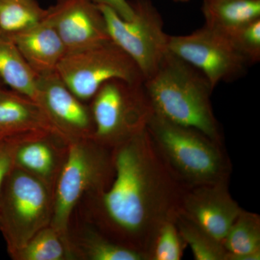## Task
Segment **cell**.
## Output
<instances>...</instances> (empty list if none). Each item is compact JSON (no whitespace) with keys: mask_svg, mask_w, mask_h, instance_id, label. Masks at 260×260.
<instances>
[{"mask_svg":"<svg viewBox=\"0 0 260 260\" xmlns=\"http://www.w3.org/2000/svg\"><path fill=\"white\" fill-rule=\"evenodd\" d=\"M225 260L260 259V216L242 210L222 241Z\"/></svg>","mask_w":260,"mask_h":260,"instance_id":"19","label":"cell"},{"mask_svg":"<svg viewBox=\"0 0 260 260\" xmlns=\"http://www.w3.org/2000/svg\"><path fill=\"white\" fill-rule=\"evenodd\" d=\"M67 244L72 260H147L113 242L75 210L68 224Z\"/></svg>","mask_w":260,"mask_h":260,"instance_id":"14","label":"cell"},{"mask_svg":"<svg viewBox=\"0 0 260 260\" xmlns=\"http://www.w3.org/2000/svg\"><path fill=\"white\" fill-rule=\"evenodd\" d=\"M169 51L199 70L213 88L240 78L249 65L230 38L206 25L188 35L169 36Z\"/></svg>","mask_w":260,"mask_h":260,"instance_id":"9","label":"cell"},{"mask_svg":"<svg viewBox=\"0 0 260 260\" xmlns=\"http://www.w3.org/2000/svg\"><path fill=\"white\" fill-rule=\"evenodd\" d=\"M133 18H121L114 10L99 5L107 23L109 37L135 61L144 80L153 75L169 51V36L161 15L150 0L130 2Z\"/></svg>","mask_w":260,"mask_h":260,"instance_id":"7","label":"cell"},{"mask_svg":"<svg viewBox=\"0 0 260 260\" xmlns=\"http://www.w3.org/2000/svg\"><path fill=\"white\" fill-rule=\"evenodd\" d=\"M202 10L205 25L229 36L260 18V0H204Z\"/></svg>","mask_w":260,"mask_h":260,"instance_id":"17","label":"cell"},{"mask_svg":"<svg viewBox=\"0 0 260 260\" xmlns=\"http://www.w3.org/2000/svg\"><path fill=\"white\" fill-rule=\"evenodd\" d=\"M9 37L38 76L56 71V67L67 54L59 34L47 18L31 28Z\"/></svg>","mask_w":260,"mask_h":260,"instance_id":"15","label":"cell"},{"mask_svg":"<svg viewBox=\"0 0 260 260\" xmlns=\"http://www.w3.org/2000/svg\"><path fill=\"white\" fill-rule=\"evenodd\" d=\"M69 142L54 130L28 132L15 150L14 167L37 177L54 192L68 155Z\"/></svg>","mask_w":260,"mask_h":260,"instance_id":"13","label":"cell"},{"mask_svg":"<svg viewBox=\"0 0 260 260\" xmlns=\"http://www.w3.org/2000/svg\"><path fill=\"white\" fill-rule=\"evenodd\" d=\"M11 259L72 260L66 241L50 225L37 232Z\"/></svg>","mask_w":260,"mask_h":260,"instance_id":"21","label":"cell"},{"mask_svg":"<svg viewBox=\"0 0 260 260\" xmlns=\"http://www.w3.org/2000/svg\"><path fill=\"white\" fill-rule=\"evenodd\" d=\"M41 129L57 132L36 101L0 85V137Z\"/></svg>","mask_w":260,"mask_h":260,"instance_id":"16","label":"cell"},{"mask_svg":"<svg viewBox=\"0 0 260 260\" xmlns=\"http://www.w3.org/2000/svg\"><path fill=\"white\" fill-rule=\"evenodd\" d=\"M114 177L112 148L93 138L70 140L53 192L50 223L66 242L68 224L77 205L86 195L107 189Z\"/></svg>","mask_w":260,"mask_h":260,"instance_id":"4","label":"cell"},{"mask_svg":"<svg viewBox=\"0 0 260 260\" xmlns=\"http://www.w3.org/2000/svg\"><path fill=\"white\" fill-rule=\"evenodd\" d=\"M175 2H180V3H186V2L190 1V0H174Z\"/></svg>","mask_w":260,"mask_h":260,"instance_id":"27","label":"cell"},{"mask_svg":"<svg viewBox=\"0 0 260 260\" xmlns=\"http://www.w3.org/2000/svg\"><path fill=\"white\" fill-rule=\"evenodd\" d=\"M186 246L174 220L168 222L157 234L149 260H180Z\"/></svg>","mask_w":260,"mask_h":260,"instance_id":"23","label":"cell"},{"mask_svg":"<svg viewBox=\"0 0 260 260\" xmlns=\"http://www.w3.org/2000/svg\"><path fill=\"white\" fill-rule=\"evenodd\" d=\"M35 101L53 127L67 139L93 138L90 105L78 99L56 71L38 77Z\"/></svg>","mask_w":260,"mask_h":260,"instance_id":"10","label":"cell"},{"mask_svg":"<svg viewBox=\"0 0 260 260\" xmlns=\"http://www.w3.org/2000/svg\"><path fill=\"white\" fill-rule=\"evenodd\" d=\"M56 73L78 99L88 104L109 80L144 82L135 61L112 41L67 53Z\"/></svg>","mask_w":260,"mask_h":260,"instance_id":"8","label":"cell"},{"mask_svg":"<svg viewBox=\"0 0 260 260\" xmlns=\"http://www.w3.org/2000/svg\"><path fill=\"white\" fill-rule=\"evenodd\" d=\"M93 139L113 148L147 127L153 114L143 83L109 80L89 102Z\"/></svg>","mask_w":260,"mask_h":260,"instance_id":"6","label":"cell"},{"mask_svg":"<svg viewBox=\"0 0 260 260\" xmlns=\"http://www.w3.org/2000/svg\"><path fill=\"white\" fill-rule=\"evenodd\" d=\"M249 65L260 60V18L228 36Z\"/></svg>","mask_w":260,"mask_h":260,"instance_id":"24","label":"cell"},{"mask_svg":"<svg viewBox=\"0 0 260 260\" xmlns=\"http://www.w3.org/2000/svg\"><path fill=\"white\" fill-rule=\"evenodd\" d=\"M174 223L186 246L190 247L195 260H225L226 251L222 242L181 211L174 219Z\"/></svg>","mask_w":260,"mask_h":260,"instance_id":"22","label":"cell"},{"mask_svg":"<svg viewBox=\"0 0 260 260\" xmlns=\"http://www.w3.org/2000/svg\"><path fill=\"white\" fill-rule=\"evenodd\" d=\"M143 87L154 114L199 130L223 145L212 107L214 88L199 70L169 51Z\"/></svg>","mask_w":260,"mask_h":260,"instance_id":"2","label":"cell"},{"mask_svg":"<svg viewBox=\"0 0 260 260\" xmlns=\"http://www.w3.org/2000/svg\"><path fill=\"white\" fill-rule=\"evenodd\" d=\"M242 208L229 191V180L185 187L180 211L222 242Z\"/></svg>","mask_w":260,"mask_h":260,"instance_id":"12","label":"cell"},{"mask_svg":"<svg viewBox=\"0 0 260 260\" xmlns=\"http://www.w3.org/2000/svg\"><path fill=\"white\" fill-rule=\"evenodd\" d=\"M147 129L162 158L185 187L230 179L232 165L223 145L199 130L154 113Z\"/></svg>","mask_w":260,"mask_h":260,"instance_id":"3","label":"cell"},{"mask_svg":"<svg viewBox=\"0 0 260 260\" xmlns=\"http://www.w3.org/2000/svg\"><path fill=\"white\" fill-rule=\"evenodd\" d=\"M37 0H0V31L10 36L40 23L47 17Z\"/></svg>","mask_w":260,"mask_h":260,"instance_id":"20","label":"cell"},{"mask_svg":"<svg viewBox=\"0 0 260 260\" xmlns=\"http://www.w3.org/2000/svg\"><path fill=\"white\" fill-rule=\"evenodd\" d=\"M27 133L0 137V190L5 178L14 168L15 150Z\"/></svg>","mask_w":260,"mask_h":260,"instance_id":"25","label":"cell"},{"mask_svg":"<svg viewBox=\"0 0 260 260\" xmlns=\"http://www.w3.org/2000/svg\"><path fill=\"white\" fill-rule=\"evenodd\" d=\"M38 77L13 39L0 31V78L11 90L35 101Z\"/></svg>","mask_w":260,"mask_h":260,"instance_id":"18","label":"cell"},{"mask_svg":"<svg viewBox=\"0 0 260 260\" xmlns=\"http://www.w3.org/2000/svg\"><path fill=\"white\" fill-rule=\"evenodd\" d=\"M57 1H60V0H57Z\"/></svg>","mask_w":260,"mask_h":260,"instance_id":"28","label":"cell"},{"mask_svg":"<svg viewBox=\"0 0 260 260\" xmlns=\"http://www.w3.org/2000/svg\"><path fill=\"white\" fill-rule=\"evenodd\" d=\"M47 10L46 18L59 34L67 53L112 41L104 15L92 0H60Z\"/></svg>","mask_w":260,"mask_h":260,"instance_id":"11","label":"cell"},{"mask_svg":"<svg viewBox=\"0 0 260 260\" xmlns=\"http://www.w3.org/2000/svg\"><path fill=\"white\" fill-rule=\"evenodd\" d=\"M98 5H105L112 8L121 18L129 20L133 18V10L127 0H92Z\"/></svg>","mask_w":260,"mask_h":260,"instance_id":"26","label":"cell"},{"mask_svg":"<svg viewBox=\"0 0 260 260\" xmlns=\"http://www.w3.org/2000/svg\"><path fill=\"white\" fill-rule=\"evenodd\" d=\"M112 152V184L84 197L75 210L113 242L149 260L159 231L180 211L185 186L162 158L147 127Z\"/></svg>","mask_w":260,"mask_h":260,"instance_id":"1","label":"cell"},{"mask_svg":"<svg viewBox=\"0 0 260 260\" xmlns=\"http://www.w3.org/2000/svg\"><path fill=\"white\" fill-rule=\"evenodd\" d=\"M53 191L31 174L14 167L0 190V232L10 257L50 225Z\"/></svg>","mask_w":260,"mask_h":260,"instance_id":"5","label":"cell"}]
</instances>
